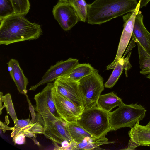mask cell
Segmentation results:
<instances>
[{
  "label": "cell",
  "instance_id": "603a6c76",
  "mask_svg": "<svg viewBox=\"0 0 150 150\" xmlns=\"http://www.w3.org/2000/svg\"><path fill=\"white\" fill-rule=\"evenodd\" d=\"M2 100L4 105L0 110V115L2 113V111L4 108H6L7 113L8 114L15 123L18 119L16 115L12 101L11 95L9 93L5 94L2 96Z\"/></svg>",
  "mask_w": 150,
  "mask_h": 150
},
{
  "label": "cell",
  "instance_id": "d6986e66",
  "mask_svg": "<svg viewBox=\"0 0 150 150\" xmlns=\"http://www.w3.org/2000/svg\"><path fill=\"white\" fill-rule=\"evenodd\" d=\"M123 103L122 99L112 92L100 95L97 100L96 105L99 108L109 112L113 108L119 106Z\"/></svg>",
  "mask_w": 150,
  "mask_h": 150
},
{
  "label": "cell",
  "instance_id": "4316f807",
  "mask_svg": "<svg viewBox=\"0 0 150 150\" xmlns=\"http://www.w3.org/2000/svg\"><path fill=\"white\" fill-rule=\"evenodd\" d=\"M25 137L23 134H18L13 138V142L15 145L24 144L25 142Z\"/></svg>",
  "mask_w": 150,
  "mask_h": 150
},
{
  "label": "cell",
  "instance_id": "484cf974",
  "mask_svg": "<svg viewBox=\"0 0 150 150\" xmlns=\"http://www.w3.org/2000/svg\"><path fill=\"white\" fill-rule=\"evenodd\" d=\"M139 56L140 67L141 70L150 68V55L144 49L140 44L137 42Z\"/></svg>",
  "mask_w": 150,
  "mask_h": 150
},
{
  "label": "cell",
  "instance_id": "d4e9b609",
  "mask_svg": "<svg viewBox=\"0 0 150 150\" xmlns=\"http://www.w3.org/2000/svg\"><path fill=\"white\" fill-rule=\"evenodd\" d=\"M15 13L23 16L26 15L30 8L29 0H11Z\"/></svg>",
  "mask_w": 150,
  "mask_h": 150
},
{
  "label": "cell",
  "instance_id": "d6a6232c",
  "mask_svg": "<svg viewBox=\"0 0 150 150\" xmlns=\"http://www.w3.org/2000/svg\"><path fill=\"white\" fill-rule=\"evenodd\" d=\"M36 136H35L33 137V138L32 139V140L34 142L35 144H36L38 145H40V144L39 142H38V141H37L36 139Z\"/></svg>",
  "mask_w": 150,
  "mask_h": 150
},
{
  "label": "cell",
  "instance_id": "7a4b0ae2",
  "mask_svg": "<svg viewBox=\"0 0 150 150\" xmlns=\"http://www.w3.org/2000/svg\"><path fill=\"white\" fill-rule=\"evenodd\" d=\"M36 105L35 108L36 122L44 129L43 135L52 142L61 144L63 142L70 143L73 140L67 126V122L59 119L51 112L47 105L45 96L41 91L34 96Z\"/></svg>",
  "mask_w": 150,
  "mask_h": 150
},
{
  "label": "cell",
  "instance_id": "2e32d148",
  "mask_svg": "<svg viewBox=\"0 0 150 150\" xmlns=\"http://www.w3.org/2000/svg\"><path fill=\"white\" fill-rule=\"evenodd\" d=\"M131 53V52H129L126 58L123 57L118 61L111 74L104 84L105 88H112L117 82L124 69L125 70L126 76H127V71L132 67L129 62Z\"/></svg>",
  "mask_w": 150,
  "mask_h": 150
},
{
  "label": "cell",
  "instance_id": "f1b7e54d",
  "mask_svg": "<svg viewBox=\"0 0 150 150\" xmlns=\"http://www.w3.org/2000/svg\"><path fill=\"white\" fill-rule=\"evenodd\" d=\"M13 127H10L5 124V122H2L1 121L0 122V129L2 130L3 133L5 132L6 130H13Z\"/></svg>",
  "mask_w": 150,
  "mask_h": 150
},
{
  "label": "cell",
  "instance_id": "1f68e13d",
  "mask_svg": "<svg viewBox=\"0 0 150 150\" xmlns=\"http://www.w3.org/2000/svg\"><path fill=\"white\" fill-rule=\"evenodd\" d=\"M3 93L1 92H0V110L1 109L2 107V96H3Z\"/></svg>",
  "mask_w": 150,
  "mask_h": 150
},
{
  "label": "cell",
  "instance_id": "30bf717a",
  "mask_svg": "<svg viewBox=\"0 0 150 150\" xmlns=\"http://www.w3.org/2000/svg\"><path fill=\"white\" fill-rule=\"evenodd\" d=\"M79 63L78 59L71 58L65 61L57 62L55 64L50 67L41 80L36 84L31 86L29 90L35 91L40 86L55 81L68 74Z\"/></svg>",
  "mask_w": 150,
  "mask_h": 150
},
{
  "label": "cell",
  "instance_id": "5b68a950",
  "mask_svg": "<svg viewBox=\"0 0 150 150\" xmlns=\"http://www.w3.org/2000/svg\"><path fill=\"white\" fill-rule=\"evenodd\" d=\"M146 108L137 103L127 105L123 103L114 111L108 113L110 131L122 128H132L138 120L145 117Z\"/></svg>",
  "mask_w": 150,
  "mask_h": 150
},
{
  "label": "cell",
  "instance_id": "6da1fadb",
  "mask_svg": "<svg viewBox=\"0 0 150 150\" xmlns=\"http://www.w3.org/2000/svg\"><path fill=\"white\" fill-rule=\"evenodd\" d=\"M0 21V45L36 40L42 34L40 25L21 15L15 14Z\"/></svg>",
  "mask_w": 150,
  "mask_h": 150
},
{
  "label": "cell",
  "instance_id": "7402d4cb",
  "mask_svg": "<svg viewBox=\"0 0 150 150\" xmlns=\"http://www.w3.org/2000/svg\"><path fill=\"white\" fill-rule=\"evenodd\" d=\"M74 7L80 21L85 22L87 19L88 4L85 0H67Z\"/></svg>",
  "mask_w": 150,
  "mask_h": 150
},
{
  "label": "cell",
  "instance_id": "e0dca14e",
  "mask_svg": "<svg viewBox=\"0 0 150 150\" xmlns=\"http://www.w3.org/2000/svg\"><path fill=\"white\" fill-rule=\"evenodd\" d=\"M114 142V141H109L108 139L105 137L98 139H89L79 143L73 141L69 143L67 150L102 149H100V146Z\"/></svg>",
  "mask_w": 150,
  "mask_h": 150
},
{
  "label": "cell",
  "instance_id": "277c9868",
  "mask_svg": "<svg viewBox=\"0 0 150 150\" xmlns=\"http://www.w3.org/2000/svg\"><path fill=\"white\" fill-rule=\"evenodd\" d=\"M108 113L95 106L84 110L76 122L96 138L104 137L110 131Z\"/></svg>",
  "mask_w": 150,
  "mask_h": 150
},
{
  "label": "cell",
  "instance_id": "9c48e42d",
  "mask_svg": "<svg viewBox=\"0 0 150 150\" xmlns=\"http://www.w3.org/2000/svg\"><path fill=\"white\" fill-rule=\"evenodd\" d=\"M52 13L55 19L65 31L69 30L80 21L74 7L67 1H59L54 6Z\"/></svg>",
  "mask_w": 150,
  "mask_h": 150
},
{
  "label": "cell",
  "instance_id": "ac0fdd59",
  "mask_svg": "<svg viewBox=\"0 0 150 150\" xmlns=\"http://www.w3.org/2000/svg\"><path fill=\"white\" fill-rule=\"evenodd\" d=\"M94 69L88 64L79 63L68 74L59 78L68 81L78 82L83 78L91 74Z\"/></svg>",
  "mask_w": 150,
  "mask_h": 150
},
{
  "label": "cell",
  "instance_id": "e575fe53",
  "mask_svg": "<svg viewBox=\"0 0 150 150\" xmlns=\"http://www.w3.org/2000/svg\"><path fill=\"white\" fill-rule=\"evenodd\" d=\"M67 0H59V1H66Z\"/></svg>",
  "mask_w": 150,
  "mask_h": 150
},
{
  "label": "cell",
  "instance_id": "3957f363",
  "mask_svg": "<svg viewBox=\"0 0 150 150\" xmlns=\"http://www.w3.org/2000/svg\"><path fill=\"white\" fill-rule=\"evenodd\" d=\"M137 0H95L88 4L87 22L100 24L134 10Z\"/></svg>",
  "mask_w": 150,
  "mask_h": 150
},
{
  "label": "cell",
  "instance_id": "ffe728a7",
  "mask_svg": "<svg viewBox=\"0 0 150 150\" xmlns=\"http://www.w3.org/2000/svg\"><path fill=\"white\" fill-rule=\"evenodd\" d=\"M67 126L73 141L81 143L89 139H98L90 134L76 122H67Z\"/></svg>",
  "mask_w": 150,
  "mask_h": 150
},
{
  "label": "cell",
  "instance_id": "8fae6325",
  "mask_svg": "<svg viewBox=\"0 0 150 150\" xmlns=\"http://www.w3.org/2000/svg\"><path fill=\"white\" fill-rule=\"evenodd\" d=\"M53 83L58 93L84 110L83 98L78 82L68 81L59 78Z\"/></svg>",
  "mask_w": 150,
  "mask_h": 150
},
{
  "label": "cell",
  "instance_id": "83f0119b",
  "mask_svg": "<svg viewBox=\"0 0 150 150\" xmlns=\"http://www.w3.org/2000/svg\"><path fill=\"white\" fill-rule=\"evenodd\" d=\"M27 100L28 102L29 105V108L31 116V120L33 122H36V113L35 111V108L32 104L31 102L27 95H25Z\"/></svg>",
  "mask_w": 150,
  "mask_h": 150
},
{
  "label": "cell",
  "instance_id": "7c38bea8",
  "mask_svg": "<svg viewBox=\"0 0 150 150\" xmlns=\"http://www.w3.org/2000/svg\"><path fill=\"white\" fill-rule=\"evenodd\" d=\"M139 121L138 120L128 132L130 139L125 149L133 150L139 146L150 147V128L140 125Z\"/></svg>",
  "mask_w": 150,
  "mask_h": 150
},
{
  "label": "cell",
  "instance_id": "8992f818",
  "mask_svg": "<svg viewBox=\"0 0 150 150\" xmlns=\"http://www.w3.org/2000/svg\"><path fill=\"white\" fill-rule=\"evenodd\" d=\"M103 79L95 69L90 74L78 82L84 100L83 109L96 106L97 100L104 90Z\"/></svg>",
  "mask_w": 150,
  "mask_h": 150
},
{
  "label": "cell",
  "instance_id": "ba28073f",
  "mask_svg": "<svg viewBox=\"0 0 150 150\" xmlns=\"http://www.w3.org/2000/svg\"><path fill=\"white\" fill-rule=\"evenodd\" d=\"M52 94L56 110L60 117L67 122H76L83 109L58 93L54 86Z\"/></svg>",
  "mask_w": 150,
  "mask_h": 150
},
{
  "label": "cell",
  "instance_id": "f546056e",
  "mask_svg": "<svg viewBox=\"0 0 150 150\" xmlns=\"http://www.w3.org/2000/svg\"><path fill=\"white\" fill-rule=\"evenodd\" d=\"M140 73L142 74L146 75V77L150 79V68L141 70Z\"/></svg>",
  "mask_w": 150,
  "mask_h": 150
},
{
  "label": "cell",
  "instance_id": "9a60e30c",
  "mask_svg": "<svg viewBox=\"0 0 150 150\" xmlns=\"http://www.w3.org/2000/svg\"><path fill=\"white\" fill-rule=\"evenodd\" d=\"M9 61L13 68L11 72L9 73L19 93L26 95L28 91L27 86L29 83L28 78L24 75L17 60L11 59Z\"/></svg>",
  "mask_w": 150,
  "mask_h": 150
},
{
  "label": "cell",
  "instance_id": "5bb4252c",
  "mask_svg": "<svg viewBox=\"0 0 150 150\" xmlns=\"http://www.w3.org/2000/svg\"><path fill=\"white\" fill-rule=\"evenodd\" d=\"M143 19V15L139 11L136 17L132 37L135 42H139L150 55V33L144 26Z\"/></svg>",
  "mask_w": 150,
  "mask_h": 150
},
{
  "label": "cell",
  "instance_id": "836d02e7",
  "mask_svg": "<svg viewBox=\"0 0 150 150\" xmlns=\"http://www.w3.org/2000/svg\"><path fill=\"white\" fill-rule=\"evenodd\" d=\"M146 126L150 128V121L147 124Z\"/></svg>",
  "mask_w": 150,
  "mask_h": 150
},
{
  "label": "cell",
  "instance_id": "44dd1931",
  "mask_svg": "<svg viewBox=\"0 0 150 150\" xmlns=\"http://www.w3.org/2000/svg\"><path fill=\"white\" fill-rule=\"evenodd\" d=\"M54 86V83H48L41 92L45 96L47 105L52 113L57 118L62 119L58 114L55 106L52 94Z\"/></svg>",
  "mask_w": 150,
  "mask_h": 150
},
{
  "label": "cell",
  "instance_id": "4fadbf2b",
  "mask_svg": "<svg viewBox=\"0 0 150 150\" xmlns=\"http://www.w3.org/2000/svg\"><path fill=\"white\" fill-rule=\"evenodd\" d=\"M14 124L11 134L12 138L20 134H24L26 137L31 138L37 134L44 133V128L40 124L37 122H33L29 119H18Z\"/></svg>",
  "mask_w": 150,
  "mask_h": 150
},
{
  "label": "cell",
  "instance_id": "cb8c5ba5",
  "mask_svg": "<svg viewBox=\"0 0 150 150\" xmlns=\"http://www.w3.org/2000/svg\"><path fill=\"white\" fill-rule=\"evenodd\" d=\"M15 14L11 0H0V21Z\"/></svg>",
  "mask_w": 150,
  "mask_h": 150
},
{
  "label": "cell",
  "instance_id": "4dcf8cb0",
  "mask_svg": "<svg viewBox=\"0 0 150 150\" xmlns=\"http://www.w3.org/2000/svg\"><path fill=\"white\" fill-rule=\"evenodd\" d=\"M150 1V0H139L140 7L142 8L146 6L147 4Z\"/></svg>",
  "mask_w": 150,
  "mask_h": 150
},
{
  "label": "cell",
  "instance_id": "52a82bcc",
  "mask_svg": "<svg viewBox=\"0 0 150 150\" xmlns=\"http://www.w3.org/2000/svg\"><path fill=\"white\" fill-rule=\"evenodd\" d=\"M140 2L136 8L126 15L122 16L124 22L123 29L121 35L116 56L114 61L106 67L107 70L113 69L122 56L132 37L136 16L139 11Z\"/></svg>",
  "mask_w": 150,
  "mask_h": 150
}]
</instances>
